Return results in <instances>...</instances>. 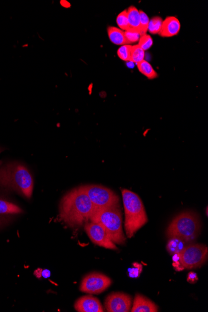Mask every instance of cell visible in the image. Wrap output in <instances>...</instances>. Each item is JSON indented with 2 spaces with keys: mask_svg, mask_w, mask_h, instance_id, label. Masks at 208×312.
I'll return each instance as SVG.
<instances>
[{
  "mask_svg": "<svg viewBox=\"0 0 208 312\" xmlns=\"http://www.w3.org/2000/svg\"><path fill=\"white\" fill-rule=\"evenodd\" d=\"M132 306V297L124 293H113L105 301L106 310L109 312H128Z\"/></svg>",
  "mask_w": 208,
  "mask_h": 312,
  "instance_id": "8fae6325",
  "label": "cell"
},
{
  "mask_svg": "<svg viewBox=\"0 0 208 312\" xmlns=\"http://www.w3.org/2000/svg\"><path fill=\"white\" fill-rule=\"evenodd\" d=\"M74 308L79 312H103L101 302L91 296L82 297L76 301Z\"/></svg>",
  "mask_w": 208,
  "mask_h": 312,
  "instance_id": "7c38bea8",
  "label": "cell"
},
{
  "mask_svg": "<svg viewBox=\"0 0 208 312\" xmlns=\"http://www.w3.org/2000/svg\"><path fill=\"white\" fill-rule=\"evenodd\" d=\"M82 187L91 199L96 210L120 206L119 196L111 189L96 184Z\"/></svg>",
  "mask_w": 208,
  "mask_h": 312,
  "instance_id": "8992f818",
  "label": "cell"
},
{
  "mask_svg": "<svg viewBox=\"0 0 208 312\" xmlns=\"http://www.w3.org/2000/svg\"><path fill=\"white\" fill-rule=\"evenodd\" d=\"M159 308L154 302L146 297L137 294L135 296L132 312H157Z\"/></svg>",
  "mask_w": 208,
  "mask_h": 312,
  "instance_id": "5bb4252c",
  "label": "cell"
},
{
  "mask_svg": "<svg viewBox=\"0 0 208 312\" xmlns=\"http://www.w3.org/2000/svg\"><path fill=\"white\" fill-rule=\"evenodd\" d=\"M180 259L185 268H200L208 259V248L204 244H189L180 254Z\"/></svg>",
  "mask_w": 208,
  "mask_h": 312,
  "instance_id": "52a82bcc",
  "label": "cell"
},
{
  "mask_svg": "<svg viewBox=\"0 0 208 312\" xmlns=\"http://www.w3.org/2000/svg\"><path fill=\"white\" fill-rule=\"evenodd\" d=\"M90 221L101 224L115 244L119 245L125 244L126 238L122 230V216L120 206L96 210Z\"/></svg>",
  "mask_w": 208,
  "mask_h": 312,
  "instance_id": "5b68a950",
  "label": "cell"
},
{
  "mask_svg": "<svg viewBox=\"0 0 208 312\" xmlns=\"http://www.w3.org/2000/svg\"><path fill=\"white\" fill-rule=\"evenodd\" d=\"M112 284V280L103 274L93 273L82 279L80 290L83 293L98 294L103 293Z\"/></svg>",
  "mask_w": 208,
  "mask_h": 312,
  "instance_id": "ba28073f",
  "label": "cell"
},
{
  "mask_svg": "<svg viewBox=\"0 0 208 312\" xmlns=\"http://www.w3.org/2000/svg\"><path fill=\"white\" fill-rule=\"evenodd\" d=\"M108 36L113 44L124 46L127 44L124 32L115 27H109L107 29Z\"/></svg>",
  "mask_w": 208,
  "mask_h": 312,
  "instance_id": "9a60e30c",
  "label": "cell"
},
{
  "mask_svg": "<svg viewBox=\"0 0 208 312\" xmlns=\"http://www.w3.org/2000/svg\"><path fill=\"white\" fill-rule=\"evenodd\" d=\"M137 66L139 71L145 76H146L148 79H154L158 77L157 72L155 71L149 62L144 60V61L137 64Z\"/></svg>",
  "mask_w": 208,
  "mask_h": 312,
  "instance_id": "ac0fdd59",
  "label": "cell"
},
{
  "mask_svg": "<svg viewBox=\"0 0 208 312\" xmlns=\"http://www.w3.org/2000/svg\"><path fill=\"white\" fill-rule=\"evenodd\" d=\"M96 208L82 186L72 189L61 199L59 217L66 225L75 228L90 221Z\"/></svg>",
  "mask_w": 208,
  "mask_h": 312,
  "instance_id": "6da1fadb",
  "label": "cell"
},
{
  "mask_svg": "<svg viewBox=\"0 0 208 312\" xmlns=\"http://www.w3.org/2000/svg\"><path fill=\"white\" fill-rule=\"evenodd\" d=\"M199 216L193 211H185L178 214L167 229V238H177L190 243L199 236L201 231Z\"/></svg>",
  "mask_w": 208,
  "mask_h": 312,
  "instance_id": "277c9868",
  "label": "cell"
},
{
  "mask_svg": "<svg viewBox=\"0 0 208 312\" xmlns=\"http://www.w3.org/2000/svg\"><path fill=\"white\" fill-rule=\"evenodd\" d=\"M33 176L28 168L19 162H12L0 167V190L14 192L26 199L33 193Z\"/></svg>",
  "mask_w": 208,
  "mask_h": 312,
  "instance_id": "7a4b0ae2",
  "label": "cell"
},
{
  "mask_svg": "<svg viewBox=\"0 0 208 312\" xmlns=\"http://www.w3.org/2000/svg\"><path fill=\"white\" fill-rule=\"evenodd\" d=\"M140 17V34L141 36L143 35L147 34L148 32V28H149V24L150 20L149 16H147L146 13H145L144 11H139Z\"/></svg>",
  "mask_w": 208,
  "mask_h": 312,
  "instance_id": "603a6c76",
  "label": "cell"
},
{
  "mask_svg": "<svg viewBox=\"0 0 208 312\" xmlns=\"http://www.w3.org/2000/svg\"><path fill=\"white\" fill-rule=\"evenodd\" d=\"M189 243L179 238H173L169 239L167 244V250L169 253L174 255L175 254H180L183 250L189 245Z\"/></svg>",
  "mask_w": 208,
  "mask_h": 312,
  "instance_id": "2e32d148",
  "label": "cell"
},
{
  "mask_svg": "<svg viewBox=\"0 0 208 312\" xmlns=\"http://www.w3.org/2000/svg\"><path fill=\"white\" fill-rule=\"evenodd\" d=\"M173 266L177 271H182L185 269L180 259V254H175L172 257Z\"/></svg>",
  "mask_w": 208,
  "mask_h": 312,
  "instance_id": "4316f807",
  "label": "cell"
},
{
  "mask_svg": "<svg viewBox=\"0 0 208 312\" xmlns=\"http://www.w3.org/2000/svg\"><path fill=\"white\" fill-rule=\"evenodd\" d=\"M181 28L179 20L174 16L167 17L163 21L161 30L159 33L162 37H170L177 36Z\"/></svg>",
  "mask_w": 208,
  "mask_h": 312,
  "instance_id": "4fadbf2b",
  "label": "cell"
},
{
  "mask_svg": "<svg viewBox=\"0 0 208 312\" xmlns=\"http://www.w3.org/2000/svg\"><path fill=\"white\" fill-rule=\"evenodd\" d=\"M198 280H199V278H198L197 274L194 273V272H190V273L188 274L187 281L189 282V283L195 284L197 283Z\"/></svg>",
  "mask_w": 208,
  "mask_h": 312,
  "instance_id": "83f0119b",
  "label": "cell"
},
{
  "mask_svg": "<svg viewBox=\"0 0 208 312\" xmlns=\"http://www.w3.org/2000/svg\"><path fill=\"white\" fill-rule=\"evenodd\" d=\"M4 150L5 149L1 148V147H0V154H1L2 151H4ZM1 163H2V161L0 160V165H1Z\"/></svg>",
  "mask_w": 208,
  "mask_h": 312,
  "instance_id": "f546056e",
  "label": "cell"
},
{
  "mask_svg": "<svg viewBox=\"0 0 208 312\" xmlns=\"http://www.w3.org/2000/svg\"><path fill=\"white\" fill-rule=\"evenodd\" d=\"M130 28L140 31V12L136 7L130 6L127 10Z\"/></svg>",
  "mask_w": 208,
  "mask_h": 312,
  "instance_id": "e0dca14e",
  "label": "cell"
},
{
  "mask_svg": "<svg viewBox=\"0 0 208 312\" xmlns=\"http://www.w3.org/2000/svg\"><path fill=\"white\" fill-rule=\"evenodd\" d=\"M125 210V229L128 238H131L148 222V218L141 199L128 189L122 190Z\"/></svg>",
  "mask_w": 208,
  "mask_h": 312,
  "instance_id": "3957f363",
  "label": "cell"
},
{
  "mask_svg": "<svg viewBox=\"0 0 208 312\" xmlns=\"http://www.w3.org/2000/svg\"><path fill=\"white\" fill-rule=\"evenodd\" d=\"M163 20L160 17H154L150 20L148 31L152 34H159L161 30Z\"/></svg>",
  "mask_w": 208,
  "mask_h": 312,
  "instance_id": "ffe728a7",
  "label": "cell"
},
{
  "mask_svg": "<svg viewBox=\"0 0 208 312\" xmlns=\"http://www.w3.org/2000/svg\"><path fill=\"white\" fill-rule=\"evenodd\" d=\"M116 22L118 26H119L120 29H121L122 31H125L130 28L129 21H128L127 10L123 11L121 13L118 15Z\"/></svg>",
  "mask_w": 208,
  "mask_h": 312,
  "instance_id": "7402d4cb",
  "label": "cell"
},
{
  "mask_svg": "<svg viewBox=\"0 0 208 312\" xmlns=\"http://www.w3.org/2000/svg\"><path fill=\"white\" fill-rule=\"evenodd\" d=\"M125 39H126L127 44L135 43L139 42L141 34L137 30L129 28L124 32Z\"/></svg>",
  "mask_w": 208,
  "mask_h": 312,
  "instance_id": "44dd1931",
  "label": "cell"
},
{
  "mask_svg": "<svg viewBox=\"0 0 208 312\" xmlns=\"http://www.w3.org/2000/svg\"><path fill=\"white\" fill-rule=\"evenodd\" d=\"M85 231L92 243L105 249L117 250V248L107 235L106 231L101 224L96 222L89 221L85 224Z\"/></svg>",
  "mask_w": 208,
  "mask_h": 312,
  "instance_id": "9c48e42d",
  "label": "cell"
},
{
  "mask_svg": "<svg viewBox=\"0 0 208 312\" xmlns=\"http://www.w3.org/2000/svg\"><path fill=\"white\" fill-rule=\"evenodd\" d=\"M42 276L44 277L45 278H49V277L51 276V272L49 270H43L42 271Z\"/></svg>",
  "mask_w": 208,
  "mask_h": 312,
  "instance_id": "f1b7e54d",
  "label": "cell"
},
{
  "mask_svg": "<svg viewBox=\"0 0 208 312\" xmlns=\"http://www.w3.org/2000/svg\"><path fill=\"white\" fill-rule=\"evenodd\" d=\"M132 268L128 269L129 276L131 278H139L142 271V265L138 263H134L132 264Z\"/></svg>",
  "mask_w": 208,
  "mask_h": 312,
  "instance_id": "484cf974",
  "label": "cell"
},
{
  "mask_svg": "<svg viewBox=\"0 0 208 312\" xmlns=\"http://www.w3.org/2000/svg\"><path fill=\"white\" fill-rule=\"evenodd\" d=\"M153 45V39L150 35L145 34L143 35L139 41V44L138 46L144 50V51L149 50Z\"/></svg>",
  "mask_w": 208,
  "mask_h": 312,
  "instance_id": "d4e9b609",
  "label": "cell"
},
{
  "mask_svg": "<svg viewBox=\"0 0 208 312\" xmlns=\"http://www.w3.org/2000/svg\"><path fill=\"white\" fill-rule=\"evenodd\" d=\"M24 211L14 202L0 194V229L4 228Z\"/></svg>",
  "mask_w": 208,
  "mask_h": 312,
  "instance_id": "30bf717a",
  "label": "cell"
},
{
  "mask_svg": "<svg viewBox=\"0 0 208 312\" xmlns=\"http://www.w3.org/2000/svg\"><path fill=\"white\" fill-rule=\"evenodd\" d=\"M145 57V51L141 47L137 45H135L131 47L130 50V61L134 63L138 64L144 61Z\"/></svg>",
  "mask_w": 208,
  "mask_h": 312,
  "instance_id": "d6986e66",
  "label": "cell"
},
{
  "mask_svg": "<svg viewBox=\"0 0 208 312\" xmlns=\"http://www.w3.org/2000/svg\"><path fill=\"white\" fill-rule=\"evenodd\" d=\"M132 46L126 44L120 47L117 51V55L120 59L124 61H130V50Z\"/></svg>",
  "mask_w": 208,
  "mask_h": 312,
  "instance_id": "cb8c5ba5",
  "label": "cell"
}]
</instances>
